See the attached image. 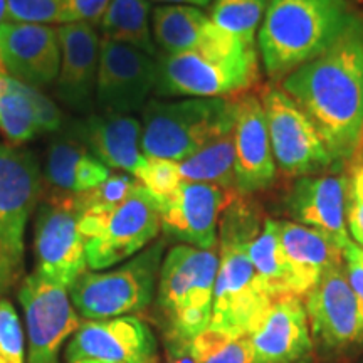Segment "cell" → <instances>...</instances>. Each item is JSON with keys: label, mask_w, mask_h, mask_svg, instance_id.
Masks as SVG:
<instances>
[{"label": "cell", "mask_w": 363, "mask_h": 363, "mask_svg": "<svg viewBox=\"0 0 363 363\" xmlns=\"http://www.w3.org/2000/svg\"><path fill=\"white\" fill-rule=\"evenodd\" d=\"M310 118L333 160H350L363 138V17L353 13L337 40L281 81Z\"/></svg>", "instance_id": "obj_1"}, {"label": "cell", "mask_w": 363, "mask_h": 363, "mask_svg": "<svg viewBox=\"0 0 363 363\" xmlns=\"http://www.w3.org/2000/svg\"><path fill=\"white\" fill-rule=\"evenodd\" d=\"M353 17L347 0H269L257 30L262 65L283 81L325 52Z\"/></svg>", "instance_id": "obj_2"}, {"label": "cell", "mask_w": 363, "mask_h": 363, "mask_svg": "<svg viewBox=\"0 0 363 363\" xmlns=\"http://www.w3.org/2000/svg\"><path fill=\"white\" fill-rule=\"evenodd\" d=\"M259 230L256 214L244 203L225 207L220 224L219 269L208 328L247 337L274 301L247 256V242Z\"/></svg>", "instance_id": "obj_3"}, {"label": "cell", "mask_w": 363, "mask_h": 363, "mask_svg": "<svg viewBox=\"0 0 363 363\" xmlns=\"http://www.w3.org/2000/svg\"><path fill=\"white\" fill-rule=\"evenodd\" d=\"M219 254L179 244L167 252L158 276L157 310L167 352H190L211 325Z\"/></svg>", "instance_id": "obj_4"}, {"label": "cell", "mask_w": 363, "mask_h": 363, "mask_svg": "<svg viewBox=\"0 0 363 363\" xmlns=\"http://www.w3.org/2000/svg\"><path fill=\"white\" fill-rule=\"evenodd\" d=\"M238 98H189L174 103L152 101L143 110L145 157L182 162L219 136L230 133Z\"/></svg>", "instance_id": "obj_5"}, {"label": "cell", "mask_w": 363, "mask_h": 363, "mask_svg": "<svg viewBox=\"0 0 363 363\" xmlns=\"http://www.w3.org/2000/svg\"><path fill=\"white\" fill-rule=\"evenodd\" d=\"M165 240H155L116 269L86 271L67 291L74 310L86 320L128 316L148 308L160 276Z\"/></svg>", "instance_id": "obj_6"}, {"label": "cell", "mask_w": 363, "mask_h": 363, "mask_svg": "<svg viewBox=\"0 0 363 363\" xmlns=\"http://www.w3.org/2000/svg\"><path fill=\"white\" fill-rule=\"evenodd\" d=\"M160 229L155 199L142 184L108 214L79 216V230L86 240V261L93 271L106 269L136 256L155 240Z\"/></svg>", "instance_id": "obj_7"}, {"label": "cell", "mask_w": 363, "mask_h": 363, "mask_svg": "<svg viewBox=\"0 0 363 363\" xmlns=\"http://www.w3.org/2000/svg\"><path fill=\"white\" fill-rule=\"evenodd\" d=\"M256 81V48L234 54H163L158 57L155 91L160 96L227 98Z\"/></svg>", "instance_id": "obj_8"}, {"label": "cell", "mask_w": 363, "mask_h": 363, "mask_svg": "<svg viewBox=\"0 0 363 363\" xmlns=\"http://www.w3.org/2000/svg\"><path fill=\"white\" fill-rule=\"evenodd\" d=\"M72 197L49 189L38 211L34 229V272L65 288H69L88 267L86 240L79 230V216Z\"/></svg>", "instance_id": "obj_9"}, {"label": "cell", "mask_w": 363, "mask_h": 363, "mask_svg": "<svg viewBox=\"0 0 363 363\" xmlns=\"http://www.w3.org/2000/svg\"><path fill=\"white\" fill-rule=\"evenodd\" d=\"M261 103L276 167L286 177H311L335 162L310 118L283 89H267Z\"/></svg>", "instance_id": "obj_10"}, {"label": "cell", "mask_w": 363, "mask_h": 363, "mask_svg": "<svg viewBox=\"0 0 363 363\" xmlns=\"http://www.w3.org/2000/svg\"><path fill=\"white\" fill-rule=\"evenodd\" d=\"M19 301L27 328V363H59L62 343L83 325L69 291L33 272L22 281Z\"/></svg>", "instance_id": "obj_11"}, {"label": "cell", "mask_w": 363, "mask_h": 363, "mask_svg": "<svg viewBox=\"0 0 363 363\" xmlns=\"http://www.w3.org/2000/svg\"><path fill=\"white\" fill-rule=\"evenodd\" d=\"M44 194L35 158L0 143V252L22 269L27 220Z\"/></svg>", "instance_id": "obj_12"}, {"label": "cell", "mask_w": 363, "mask_h": 363, "mask_svg": "<svg viewBox=\"0 0 363 363\" xmlns=\"http://www.w3.org/2000/svg\"><path fill=\"white\" fill-rule=\"evenodd\" d=\"M158 59L131 45L101 39L96 99L106 113L140 110L157 89Z\"/></svg>", "instance_id": "obj_13"}, {"label": "cell", "mask_w": 363, "mask_h": 363, "mask_svg": "<svg viewBox=\"0 0 363 363\" xmlns=\"http://www.w3.org/2000/svg\"><path fill=\"white\" fill-rule=\"evenodd\" d=\"M67 363H158L152 330L133 315L89 320L72 335Z\"/></svg>", "instance_id": "obj_14"}, {"label": "cell", "mask_w": 363, "mask_h": 363, "mask_svg": "<svg viewBox=\"0 0 363 363\" xmlns=\"http://www.w3.org/2000/svg\"><path fill=\"white\" fill-rule=\"evenodd\" d=\"M311 337L328 350L345 348L362 342L358 303L353 294L343 262L331 266L318 284L305 294Z\"/></svg>", "instance_id": "obj_15"}, {"label": "cell", "mask_w": 363, "mask_h": 363, "mask_svg": "<svg viewBox=\"0 0 363 363\" xmlns=\"http://www.w3.org/2000/svg\"><path fill=\"white\" fill-rule=\"evenodd\" d=\"M229 195L217 185L184 180L170 197L157 202L162 229L187 246L216 251L217 222Z\"/></svg>", "instance_id": "obj_16"}, {"label": "cell", "mask_w": 363, "mask_h": 363, "mask_svg": "<svg viewBox=\"0 0 363 363\" xmlns=\"http://www.w3.org/2000/svg\"><path fill=\"white\" fill-rule=\"evenodd\" d=\"M247 340L252 363H311L313 337L301 298L274 299Z\"/></svg>", "instance_id": "obj_17"}, {"label": "cell", "mask_w": 363, "mask_h": 363, "mask_svg": "<svg viewBox=\"0 0 363 363\" xmlns=\"http://www.w3.org/2000/svg\"><path fill=\"white\" fill-rule=\"evenodd\" d=\"M0 61L13 79L33 88L54 83L61 69L57 29L33 22H4L0 24Z\"/></svg>", "instance_id": "obj_18"}, {"label": "cell", "mask_w": 363, "mask_h": 363, "mask_svg": "<svg viewBox=\"0 0 363 363\" xmlns=\"http://www.w3.org/2000/svg\"><path fill=\"white\" fill-rule=\"evenodd\" d=\"M348 199L347 177L311 175L296 180L286 197V207L294 222L326 234L343 251L352 240L347 227Z\"/></svg>", "instance_id": "obj_19"}, {"label": "cell", "mask_w": 363, "mask_h": 363, "mask_svg": "<svg viewBox=\"0 0 363 363\" xmlns=\"http://www.w3.org/2000/svg\"><path fill=\"white\" fill-rule=\"evenodd\" d=\"M153 40L163 54H234L252 45L222 30L207 13L192 6H160L152 17Z\"/></svg>", "instance_id": "obj_20"}, {"label": "cell", "mask_w": 363, "mask_h": 363, "mask_svg": "<svg viewBox=\"0 0 363 363\" xmlns=\"http://www.w3.org/2000/svg\"><path fill=\"white\" fill-rule=\"evenodd\" d=\"M234 143L238 194L247 195L271 187L278 167L272 155L264 108L254 94L238 98Z\"/></svg>", "instance_id": "obj_21"}, {"label": "cell", "mask_w": 363, "mask_h": 363, "mask_svg": "<svg viewBox=\"0 0 363 363\" xmlns=\"http://www.w3.org/2000/svg\"><path fill=\"white\" fill-rule=\"evenodd\" d=\"M61 43V69L56 93L72 110H89L96 93L99 65V34L89 22H66L57 27Z\"/></svg>", "instance_id": "obj_22"}, {"label": "cell", "mask_w": 363, "mask_h": 363, "mask_svg": "<svg viewBox=\"0 0 363 363\" xmlns=\"http://www.w3.org/2000/svg\"><path fill=\"white\" fill-rule=\"evenodd\" d=\"M281 247L293 296H305L331 266L343 262V251L328 235L291 220H279Z\"/></svg>", "instance_id": "obj_23"}, {"label": "cell", "mask_w": 363, "mask_h": 363, "mask_svg": "<svg viewBox=\"0 0 363 363\" xmlns=\"http://www.w3.org/2000/svg\"><path fill=\"white\" fill-rule=\"evenodd\" d=\"M76 130L94 157L108 169L123 170L133 175L143 165L142 121L130 115L103 113L93 115Z\"/></svg>", "instance_id": "obj_24"}, {"label": "cell", "mask_w": 363, "mask_h": 363, "mask_svg": "<svg viewBox=\"0 0 363 363\" xmlns=\"http://www.w3.org/2000/svg\"><path fill=\"white\" fill-rule=\"evenodd\" d=\"M45 187L62 194H79L103 184L110 169L91 153L76 130L66 128L49 145L45 153Z\"/></svg>", "instance_id": "obj_25"}, {"label": "cell", "mask_w": 363, "mask_h": 363, "mask_svg": "<svg viewBox=\"0 0 363 363\" xmlns=\"http://www.w3.org/2000/svg\"><path fill=\"white\" fill-rule=\"evenodd\" d=\"M148 0H110L99 19L103 39L131 45L157 57V44L150 29Z\"/></svg>", "instance_id": "obj_26"}, {"label": "cell", "mask_w": 363, "mask_h": 363, "mask_svg": "<svg viewBox=\"0 0 363 363\" xmlns=\"http://www.w3.org/2000/svg\"><path fill=\"white\" fill-rule=\"evenodd\" d=\"M247 256L272 299L293 296L291 279L281 247L279 220L266 219L247 242Z\"/></svg>", "instance_id": "obj_27"}, {"label": "cell", "mask_w": 363, "mask_h": 363, "mask_svg": "<svg viewBox=\"0 0 363 363\" xmlns=\"http://www.w3.org/2000/svg\"><path fill=\"white\" fill-rule=\"evenodd\" d=\"M182 180L217 185L227 194H238L235 185L234 130L216 138L192 157L179 162Z\"/></svg>", "instance_id": "obj_28"}, {"label": "cell", "mask_w": 363, "mask_h": 363, "mask_svg": "<svg viewBox=\"0 0 363 363\" xmlns=\"http://www.w3.org/2000/svg\"><path fill=\"white\" fill-rule=\"evenodd\" d=\"M0 131L9 142L22 143L39 135L30 86L0 74Z\"/></svg>", "instance_id": "obj_29"}, {"label": "cell", "mask_w": 363, "mask_h": 363, "mask_svg": "<svg viewBox=\"0 0 363 363\" xmlns=\"http://www.w3.org/2000/svg\"><path fill=\"white\" fill-rule=\"evenodd\" d=\"M267 6L269 0H214L208 17L222 30L256 48V35Z\"/></svg>", "instance_id": "obj_30"}, {"label": "cell", "mask_w": 363, "mask_h": 363, "mask_svg": "<svg viewBox=\"0 0 363 363\" xmlns=\"http://www.w3.org/2000/svg\"><path fill=\"white\" fill-rule=\"evenodd\" d=\"M190 352L195 363H252L247 337H230L211 328L194 340Z\"/></svg>", "instance_id": "obj_31"}, {"label": "cell", "mask_w": 363, "mask_h": 363, "mask_svg": "<svg viewBox=\"0 0 363 363\" xmlns=\"http://www.w3.org/2000/svg\"><path fill=\"white\" fill-rule=\"evenodd\" d=\"M138 184L140 182L130 174H113L96 187L74 194L72 203L78 216L108 214L125 202Z\"/></svg>", "instance_id": "obj_32"}, {"label": "cell", "mask_w": 363, "mask_h": 363, "mask_svg": "<svg viewBox=\"0 0 363 363\" xmlns=\"http://www.w3.org/2000/svg\"><path fill=\"white\" fill-rule=\"evenodd\" d=\"M135 179L147 189L155 202L170 197L184 182L179 170V162L152 157H145L143 165L135 174Z\"/></svg>", "instance_id": "obj_33"}, {"label": "cell", "mask_w": 363, "mask_h": 363, "mask_svg": "<svg viewBox=\"0 0 363 363\" xmlns=\"http://www.w3.org/2000/svg\"><path fill=\"white\" fill-rule=\"evenodd\" d=\"M0 363H24V335L11 301L0 298Z\"/></svg>", "instance_id": "obj_34"}, {"label": "cell", "mask_w": 363, "mask_h": 363, "mask_svg": "<svg viewBox=\"0 0 363 363\" xmlns=\"http://www.w3.org/2000/svg\"><path fill=\"white\" fill-rule=\"evenodd\" d=\"M66 0H7L9 21L49 24L61 22Z\"/></svg>", "instance_id": "obj_35"}, {"label": "cell", "mask_w": 363, "mask_h": 363, "mask_svg": "<svg viewBox=\"0 0 363 363\" xmlns=\"http://www.w3.org/2000/svg\"><path fill=\"white\" fill-rule=\"evenodd\" d=\"M343 267L348 283L358 303V315H360L362 342H363V247L350 240L343 249Z\"/></svg>", "instance_id": "obj_36"}, {"label": "cell", "mask_w": 363, "mask_h": 363, "mask_svg": "<svg viewBox=\"0 0 363 363\" xmlns=\"http://www.w3.org/2000/svg\"><path fill=\"white\" fill-rule=\"evenodd\" d=\"M110 0H66L61 24L66 22H89L98 24Z\"/></svg>", "instance_id": "obj_37"}, {"label": "cell", "mask_w": 363, "mask_h": 363, "mask_svg": "<svg viewBox=\"0 0 363 363\" xmlns=\"http://www.w3.org/2000/svg\"><path fill=\"white\" fill-rule=\"evenodd\" d=\"M347 227L350 230L352 240L363 247V202L357 201L350 195L347 208Z\"/></svg>", "instance_id": "obj_38"}, {"label": "cell", "mask_w": 363, "mask_h": 363, "mask_svg": "<svg viewBox=\"0 0 363 363\" xmlns=\"http://www.w3.org/2000/svg\"><path fill=\"white\" fill-rule=\"evenodd\" d=\"M19 272L21 271L17 269L2 252H0V293L6 291L9 286L16 281Z\"/></svg>", "instance_id": "obj_39"}, {"label": "cell", "mask_w": 363, "mask_h": 363, "mask_svg": "<svg viewBox=\"0 0 363 363\" xmlns=\"http://www.w3.org/2000/svg\"><path fill=\"white\" fill-rule=\"evenodd\" d=\"M350 195L357 201L363 202V162L353 169L350 177Z\"/></svg>", "instance_id": "obj_40"}, {"label": "cell", "mask_w": 363, "mask_h": 363, "mask_svg": "<svg viewBox=\"0 0 363 363\" xmlns=\"http://www.w3.org/2000/svg\"><path fill=\"white\" fill-rule=\"evenodd\" d=\"M167 6H192V7H206L211 4V0H157Z\"/></svg>", "instance_id": "obj_41"}, {"label": "cell", "mask_w": 363, "mask_h": 363, "mask_svg": "<svg viewBox=\"0 0 363 363\" xmlns=\"http://www.w3.org/2000/svg\"><path fill=\"white\" fill-rule=\"evenodd\" d=\"M169 363H195L192 352H167Z\"/></svg>", "instance_id": "obj_42"}, {"label": "cell", "mask_w": 363, "mask_h": 363, "mask_svg": "<svg viewBox=\"0 0 363 363\" xmlns=\"http://www.w3.org/2000/svg\"><path fill=\"white\" fill-rule=\"evenodd\" d=\"M9 21V7L7 0H0V24Z\"/></svg>", "instance_id": "obj_43"}, {"label": "cell", "mask_w": 363, "mask_h": 363, "mask_svg": "<svg viewBox=\"0 0 363 363\" xmlns=\"http://www.w3.org/2000/svg\"><path fill=\"white\" fill-rule=\"evenodd\" d=\"M0 74H6V69H4V65H2V61H0Z\"/></svg>", "instance_id": "obj_44"}]
</instances>
